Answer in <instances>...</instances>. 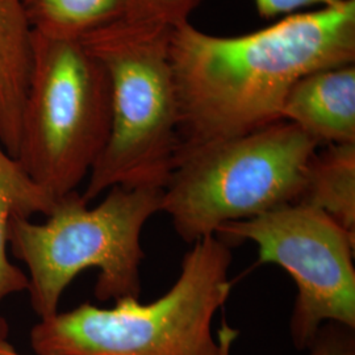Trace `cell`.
<instances>
[{"mask_svg": "<svg viewBox=\"0 0 355 355\" xmlns=\"http://www.w3.org/2000/svg\"><path fill=\"white\" fill-rule=\"evenodd\" d=\"M33 32L23 0H0V141L16 158L29 85Z\"/></svg>", "mask_w": 355, "mask_h": 355, "instance_id": "obj_9", "label": "cell"}, {"mask_svg": "<svg viewBox=\"0 0 355 355\" xmlns=\"http://www.w3.org/2000/svg\"><path fill=\"white\" fill-rule=\"evenodd\" d=\"M129 17L153 24L175 28L189 23V17L204 0H128Z\"/></svg>", "mask_w": 355, "mask_h": 355, "instance_id": "obj_13", "label": "cell"}, {"mask_svg": "<svg viewBox=\"0 0 355 355\" xmlns=\"http://www.w3.org/2000/svg\"><path fill=\"white\" fill-rule=\"evenodd\" d=\"M0 355H23L15 350L11 343L7 341V338H0Z\"/></svg>", "mask_w": 355, "mask_h": 355, "instance_id": "obj_16", "label": "cell"}, {"mask_svg": "<svg viewBox=\"0 0 355 355\" xmlns=\"http://www.w3.org/2000/svg\"><path fill=\"white\" fill-rule=\"evenodd\" d=\"M354 330L337 322L324 324L309 355H355Z\"/></svg>", "mask_w": 355, "mask_h": 355, "instance_id": "obj_14", "label": "cell"}, {"mask_svg": "<svg viewBox=\"0 0 355 355\" xmlns=\"http://www.w3.org/2000/svg\"><path fill=\"white\" fill-rule=\"evenodd\" d=\"M296 203L322 211L355 239V144L327 145L315 153Z\"/></svg>", "mask_w": 355, "mask_h": 355, "instance_id": "obj_11", "label": "cell"}, {"mask_svg": "<svg viewBox=\"0 0 355 355\" xmlns=\"http://www.w3.org/2000/svg\"><path fill=\"white\" fill-rule=\"evenodd\" d=\"M343 0H254L257 11L266 19L279 16L283 13H292L306 7H330Z\"/></svg>", "mask_w": 355, "mask_h": 355, "instance_id": "obj_15", "label": "cell"}, {"mask_svg": "<svg viewBox=\"0 0 355 355\" xmlns=\"http://www.w3.org/2000/svg\"><path fill=\"white\" fill-rule=\"evenodd\" d=\"M230 245L215 234L192 243L173 287L142 304L85 303L40 320L31 330L36 355H229L234 334L217 343L214 318L228 300Z\"/></svg>", "mask_w": 355, "mask_h": 355, "instance_id": "obj_2", "label": "cell"}, {"mask_svg": "<svg viewBox=\"0 0 355 355\" xmlns=\"http://www.w3.org/2000/svg\"><path fill=\"white\" fill-rule=\"evenodd\" d=\"M162 191L114 186L95 208L73 191L57 200L44 224L13 218L8 245L28 268L26 291L41 320L58 312L64 290L87 268L99 270L98 300L140 296L141 233L161 212Z\"/></svg>", "mask_w": 355, "mask_h": 355, "instance_id": "obj_4", "label": "cell"}, {"mask_svg": "<svg viewBox=\"0 0 355 355\" xmlns=\"http://www.w3.org/2000/svg\"><path fill=\"white\" fill-rule=\"evenodd\" d=\"M216 234L227 243L254 242L259 265H278L295 280L290 331L297 350H309L327 322L355 329V239L322 211L283 204L253 218L227 223Z\"/></svg>", "mask_w": 355, "mask_h": 355, "instance_id": "obj_7", "label": "cell"}, {"mask_svg": "<svg viewBox=\"0 0 355 355\" xmlns=\"http://www.w3.org/2000/svg\"><path fill=\"white\" fill-rule=\"evenodd\" d=\"M170 60L180 110L178 161L204 144L280 121L297 80L354 64L355 0L293 13L234 37L214 36L186 23L171 29Z\"/></svg>", "mask_w": 355, "mask_h": 355, "instance_id": "obj_1", "label": "cell"}, {"mask_svg": "<svg viewBox=\"0 0 355 355\" xmlns=\"http://www.w3.org/2000/svg\"><path fill=\"white\" fill-rule=\"evenodd\" d=\"M168 26L124 19L80 40L111 85V130L82 195L121 186L162 189L180 148V110Z\"/></svg>", "mask_w": 355, "mask_h": 355, "instance_id": "obj_3", "label": "cell"}, {"mask_svg": "<svg viewBox=\"0 0 355 355\" xmlns=\"http://www.w3.org/2000/svg\"><path fill=\"white\" fill-rule=\"evenodd\" d=\"M32 32L45 37L83 40L129 17L128 0H23Z\"/></svg>", "mask_w": 355, "mask_h": 355, "instance_id": "obj_12", "label": "cell"}, {"mask_svg": "<svg viewBox=\"0 0 355 355\" xmlns=\"http://www.w3.org/2000/svg\"><path fill=\"white\" fill-rule=\"evenodd\" d=\"M8 336V324L0 316V338H7Z\"/></svg>", "mask_w": 355, "mask_h": 355, "instance_id": "obj_17", "label": "cell"}, {"mask_svg": "<svg viewBox=\"0 0 355 355\" xmlns=\"http://www.w3.org/2000/svg\"><path fill=\"white\" fill-rule=\"evenodd\" d=\"M318 149V141L286 120L193 148L178 158L161 212L182 240L195 243L227 223L296 203Z\"/></svg>", "mask_w": 355, "mask_h": 355, "instance_id": "obj_5", "label": "cell"}, {"mask_svg": "<svg viewBox=\"0 0 355 355\" xmlns=\"http://www.w3.org/2000/svg\"><path fill=\"white\" fill-rule=\"evenodd\" d=\"M282 120L297 125L320 146L355 144V66L318 70L288 92Z\"/></svg>", "mask_w": 355, "mask_h": 355, "instance_id": "obj_8", "label": "cell"}, {"mask_svg": "<svg viewBox=\"0 0 355 355\" xmlns=\"http://www.w3.org/2000/svg\"><path fill=\"white\" fill-rule=\"evenodd\" d=\"M111 85L80 40L33 33L16 159L55 199L76 191L107 144Z\"/></svg>", "mask_w": 355, "mask_h": 355, "instance_id": "obj_6", "label": "cell"}, {"mask_svg": "<svg viewBox=\"0 0 355 355\" xmlns=\"http://www.w3.org/2000/svg\"><path fill=\"white\" fill-rule=\"evenodd\" d=\"M58 199L44 190L0 141V303L10 295L26 291L28 277L8 259V229L15 217L48 216Z\"/></svg>", "mask_w": 355, "mask_h": 355, "instance_id": "obj_10", "label": "cell"}]
</instances>
